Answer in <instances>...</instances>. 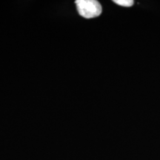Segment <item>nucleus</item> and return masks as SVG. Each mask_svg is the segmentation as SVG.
I'll return each instance as SVG.
<instances>
[{
	"mask_svg": "<svg viewBox=\"0 0 160 160\" xmlns=\"http://www.w3.org/2000/svg\"><path fill=\"white\" fill-rule=\"evenodd\" d=\"M79 15L86 19L97 17L102 13V6L96 0H77L75 2Z\"/></svg>",
	"mask_w": 160,
	"mask_h": 160,
	"instance_id": "f257e3e1",
	"label": "nucleus"
},
{
	"mask_svg": "<svg viewBox=\"0 0 160 160\" xmlns=\"http://www.w3.org/2000/svg\"><path fill=\"white\" fill-rule=\"evenodd\" d=\"M113 2L119 5L123 6V7H131L134 2L133 0H114Z\"/></svg>",
	"mask_w": 160,
	"mask_h": 160,
	"instance_id": "f03ea898",
	"label": "nucleus"
}]
</instances>
